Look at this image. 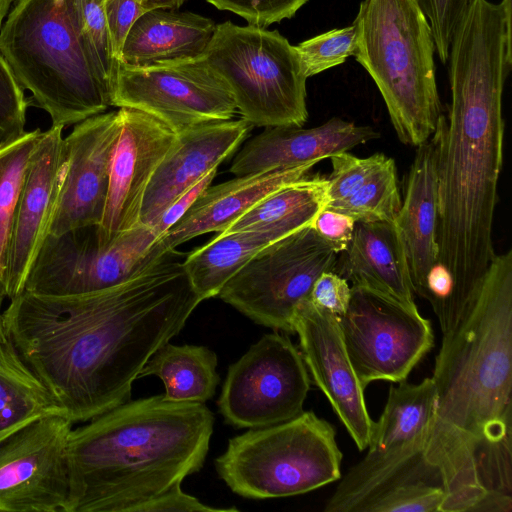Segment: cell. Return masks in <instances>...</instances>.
Returning <instances> with one entry per match:
<instances>
[{
  "mask_svg": "<svg viewBox=\"0 0 512 512\" xmlns=\"http://www.w3.org/2000/svg\"><path fill=\"white\" fill-rule=\"evenodd\" d=\"M169 250L113 287L74 295L23 291L3 327L26 365L73 423L131 398L149 358L184 328L201 299Z\"/></svg>",
  "mask_w": 512,
  "mask_h": 512,
  "instance_id": "6da1fadb",
  "label": "cell"
},
{
  "mask_svg": "<svg viewBox=\"0 0 512 512\" xmlns=\"http://www.w3.org/2000/svg\"><path fill=\"white\" fill-rule=\"evenodd\" d=\"M511 0H472L449 51L451 104L439 136L438 262L453 283L455 324L496 254L492 241L503 166L502 94L512 67Z\"/></svg>",
  "mask_w": 512,
  "mask_h": 512,
  "instance_id": "7a4b0ae2",
  "label": "cell"
},
{
  "mask_svg": "<svg viewBox=\"0 0 512 512\" xmlns=\"http://www.w3.org/2000/svg\"><path fill=\"white\" fill-rule=\"evenodd\" d=\"M424 450L445 491L441 512L512 495V251L495 254L468 307L443 334Z\"/></svg>",
  "mask_w": 512,
  "mask_h": 512,
  "instance_id": "3957f363",
  "label": "cell"
},
{
  "mask_svg": "<svg viewBox=\"0 0 512 512\" xmlns=\"http://www.w3.org/2000/svg\"><path fill=\"white\" fill-rule=\"evenodd\" d=\"M205 403L129 400L72 428L66 512H136L198 472L214 427Z\"/></svg>",
  "mask_w": 512,
  "mask_h": 512,
  "instance_id": "277c9868",
  "label": "cell"
},
{
  "mask_svg": "<svg viewBox=\"0 0 512 512\" xmlns=\"http://www.w3.org/2000/svg\"><path fill=\"white\" fill-rule=\"evenodd\" d=\"M0 54L51 126H74L111 107L85 51L73 0H16L0 29Z\"/></svg>",
  "mask_w": 512,
  "mask_h": 512,
  "instance_id": "5b68a950",
  "label": "cell"
},
{
  "mask_svg": "<svg viewBox=\"0 0 512 512\" xmlns=\"http://www.w3.org/2000/svg\"><path fill=\"white\" fill-rule=\"evenodd\" d=\"M353 23V56L378 87L398 139L420 146L443 117L426 16L415 0H363Z\"/></svg>",
  "mask_w": 512,
  "mask_h": 512,
  "instance_id": "8992f818",
  "label": "cell"
},
{
  "mask_svg": "<svg viewBox=\"0 0 512 512\" xmlns=\"http://www.w3.org/2000/svg\"><path fill=\"white\" fill-rule=\"evenodd\" d=\"M336 432L313 411L231 438L215 459L218 476L248 499L296 496L341 478Z\"/></svg>",
  "mask_w": 512,
  "mask_h": 512,
  "instance_id": "52a82bcc",
  "label": "cell"
},
{
  "mask_svg": "<svg viewBox=\"0 0 512 512\" xmlns=\"http://www.w3.org/2000/svg\"><path fill=\"white\" fill-rule=\"evenodd\" d=\"M229 87L241 118L256 127H301L308 118L300 55L277 30L217 24L201 54Z\"/></svg>",
  "mask_w": 512,
  "mask_h": 512,
  "instance_id": "ba28073f",
  "label": "cell"
},
{
  "mask_svg": "<svg viewBox=\"0 0 512 512\" xmlns=\"http://www.w3.org/2000/svg\"><path fill=\"white\" fill-rule=\"evenodd\" d=\"M435 407L432 377L418 384L402 381L391 386L367 454L344 475L324 510L361 512L370 499L397 482L413 477L439 480L424 459Z\"/></svg>",
  "mask_w": 512,
  "mask_h": 512,
  "instance_id": "9c48e42d",
  "label": "cell"
},
{
  "mask_svg": "<svg viewBox=\"0 0 512 512\" xmlns=\"http://www.w3.org/2000/svg\"><path fill=\"white\" fill-rule=\"evenodd\" d=\"M337 260L338 253L307 226L259 251L217 296L259 325L294 333L296 308Z\"/></svg>",
  "mask_w": 512,
  "mask_h": 512,
  "instance_id": "30bf717a",
  "label": "cell"
},
{
  "mask_svg": "<svg viewBox=\"0 0 512 512\" xmlns=\"http://www.w3.org/2000/svg\"><path fill=\"white\" fill-rule=\"evenodd\" d=\"M96 227L48 234L24 291L59 296L107 289L127 281L164 253L150 226L139 224L108 244L100 243Z\"/></svg>",
  "mask_w": 512,
  "mask_h": 512,
  "instance_id": "8fae6325",
  "label": "cell"
},
{
  "mask_svg": "<svg viewBox=\"0 0 512 512\" xmlns=\"http://www.w3.org/2000/svg\"><path fill=\"white\" fill-rule=\"evenodd\" d=\"M110 100L111 106L156 118L175 134L230 120L237 112L229 87L201 55L142 66L120 63Z\"/></svg>",
  "mask_w": 512,
  "mask_h": 512,
  "instance_id": "7c38bea8",
  "label": "cell"
},
{
  "mask_svg": "<svg viewBox=\"0 0 512 512\" xmlns=\"http://www.w3.org/2000/svg\"><path fill=\"white\" fill-rule=\"evenodd\" d=\"M337 320L364 388L376 380L404 381L434 345L431 323L417 306L368 287L352 285L348 307Z\"/></svg>",
  "mask_w": 512,
  "mask_h": 512,
  "instance_id": "4fadbf2b",
  "label": "cell"
},
{
  "mask_svg": "<svg viewBox=\"0 0 512 512\" xmlns=\"http://www.w3.org/2000/svg\"><path fill=\"white\" fill-rule=\"evenodd\" d=\"M309 389L301 352L274 331L229 366L217 406L235 428H263L301 414Z\"/></svg>",
  "mask_w": 512,
  "mask_h": 512,
  "instance_id": "5bb4252c",
  "label": "cell"
},
{
  "mask_svg": "<svg viewBox=\"0 0 512 512\" xmlns=\"http://www.w3.org/2000/svg\"><path fill=\"white\" fill-rule=\"evenodd\" d=\"M73 422L50 415L0 443V512H66Z\"/></svg>",
  "mask_w": 512,
  "mask_h": 512,
  "instance_id": "9a60e30c",
  "label": "cell"
},
{
  "mask_svg": "<svg viewBox=\"0 0 512 512\" xmlns=\"http://www.w3.org/2000/svg\"><path fill=\"white\" fill-rule=\"evenodd\" d=\"M120 129L119 110L105 111L75 124L64 138L67 168L49 234L99 225Z\"/></svg>",
  "mask_w": 512,
  "mask_h": 512,
  "instance_id": "2e32d148",
  "label": "cell"
},
{
  "mask_svg": "<svg viewBox=\"0 0 512 512\" xmlns=\"http://www.w3.org/2000/svg\"><path fill=\"white\" fill-rule=\"evenodd\" d=\"M120 134L113 152L98 240L108 244L140 224L147 187L177 134L156 118L131 108H118Z\"/></svg>",
  "mask_w": 512,
  "mask_h": 512,
  "instance_id": "e0dca14e",
  "label": "cell"
},
{
  "mask_svg": "<svg viewBox=\"0 0 512 512\" xmlns=\"http://www.w3.org/2000/svg\"><path fill=\"white\" fill-rule=\"evenodd\" d=\"M293 329L315 384L363 451L368 447L375 422L369 416L364 387L346 352L337 316L307 298L295 310Z\"/></svg>",
  "mask_w": 512,
  "mask_h": 512,
  "instance_id": "ac0fdd59",
  "label": "cell"
},
{
  "mask_svg": "<svg viewBox=\"0 0 512 512\" xmlns=\"http://www.w3.org/2000/svg\"><path fill=\"white\" fill-rule=\"evenodd\" d=\"M63 127L41 133L19 195L10 240L5 297L24 291L26 279L47 235L66 173Z\"/></svg>",
  "mask_w": 512,
  "mask_h": 512,
  "instance_id": "d6986e66",
  "label": "cell"
},
{
  "mask_svg": "<svg viewBox=\"0 0 512 512\" xmlns=\"http://www.w3.org/2000/svg\"><path fill=\"white\" fill-rule=\"evenodd\" d=\"M253 127L240 118L201 124L177 134L147 187L140 224L152 227L178 197L232 155Z\"/></svg>",
  "mask_w": 512,
  "mask_h": 512,
  "instance_id": "ffe728a7",
  "label": "cell"
},
{
  "mask_svg": "<svg viewBox=\"0 0 512 512\" xmlns=\"http://www.w3.org/2000/svg\"><path fill=\"white\" fill-rule=\"evenodd\" d=\"M379 137V132L369 126H357L337 117L308 129L295 126L266 127L236 153L230 172L243 176L317 164Z\"/></svg>",
  "mask_w": 512,
  "mask_h": 512,
  "instance_id": "44dd1931",
  "label": "cell"
},
{
  "mask_svg": "<svg viewBox=\"0 0 512 512\" xmlns=\"http://www.w3.org/2000/svg\"><path fill=\"white\" fill-rule=\"evenodd\" d=\"M314 163L236 176L208 186L186 213L156 241L164 252L210 232H223L263 198L302 179Z\"/></svg>",
  "mask_w": 512,
  "mask_h": 512,
  "instance_id": "7402d4cb",
  "label": "cell"
},
{
  "mask_svg": "<svg viewBox=\"0 0 512 512\" xmlns=\"http://www.w3.org/2000/svg\"><path fill=\"white\" fill-rule=\"evenodd\" d=\"M437 131L417 151L404 186V198L395 219L404 248L413 292L422 296L426 277L438 262Z\"/></svg>",
  "mask_w": 512,
  "mask_h": 512,
  "instance_id": "603a6c76",
  "label": "cell"
},
{
  "mask_svg": "<svg viewBox=\"0 0 512 512\" xmlns=\"http://www.w3.org/2000/svg\"><path fill=\"white\" fill-rule=\"evenodd\" d=\"M334 272L351 281L416 307L407 260L395 222H355L351 241Z\"/></svg>",
  "mask_w": 512,
  "mask_h": 512,
  "instance_id": "cb8c5ba5",
  "label": "cell"
},
{
  "mask_svg": "<svg viewBox=\"0 0 512 512\" xmlns=\"http://www.w3.org/2000/svg\"><path fill=\"white\" fill-rule=\"evenodd\" d=\"M215 28L212 19L192 12L163 8L148 10L131 27L119 64L142 66L199 56Z\"/></svg>",
  "mask_w": 512,
  "mask_h": 512,
  "instance_id": "d4e9b609",
  "label": "cell"
},
{
  "mask_svg": "<svg viewBox=\"0 0 512 512\" xmlns=\"http://www.w3.org/2000/svg\"><path fill=\"white\" fill-rule=\"evenodd\" d=\"M50 415L66 413L26 365L9 337H0V443Z\"/></svg>",
  "mask_w": 512,
  "mask_h": 512,
  "instance_id": "484cf974",
  "label": "cell"
},
{
  "mask_svg": "<svg viewBox=\"0 0 512 512\" xmlns=\"http://www.w3.org/2000/svg\"><path fill=\"white\" fill-rule=\"evenodd\" d=\"M285 236L277 231L217 233L183 260L190 283L201 301L216 297L226 282L253 256Z\"/></svg>",
  "mask_w": 512,
  "mask_h": 512,
  "instance_id": "4316f807",
  "label": "cell"
},
{
  "mask_svg": "<svg viewBox=\"0 0 512 512\" xmlns=\"http://www.w3.org/2000/svg\"><path fill=\"white\" fill-rule=\"evenodd\" d=\"M327 188V178L307 175L272 192L220 233L277 231L288 236L312 226L327 205Z\"/></svg>",
  "mask_w": 512,
  "mask_h": 512,
  "instance_id": "83f0119b",
  "label": "cell"
},
{
  "mask_svg": "<svg viewBox=\"0 0 512 512\" xmlns=\"http://www.w3.org/2000/svg\"><path fill=\"white\" fill-rule=\"evenodd\" d=\"M217 355L206 346L167 342L149 358L139 378L156 376L164 384V397L177 402L205 403L220 382Z\"/></svg>",
  "mask_w": 512,
  "mask_h": 512,
  "instance_id": "f1b7e54d",
  "label": "cell"
},
{
  "mask_svg": "<svg viewBox=\"0 0 512 512\" xmlns=\"http://www.w3.org/2000/svg\"><path fill=\"white\" fill-rule=\"evenodd\" d=\"M41 133L40 129L25 132L0 147V285L3 290L16 207Z\"/></svg>",
  "mask_w": 512,
  "mask_h": 512,
  "instance_id": "f546056e",
  "label": "cell"
},
{
  "mask_svg": "<svg viewBox=\"0 0 512 512\" xmlns=\"http://www.w3.org/2000/svg\"><path fill=\"white\" fill-rule=\"evenodd\" d=\"M396 165L392 158L348 198L328 203L325 209L345 214L356 222H394L401 207Z\"/></svg>",
  "mask_w": 512,
  "mask_h": 512,
  "instance_id": "4dcf8cb0",
  "label": "cell"
},
{
  "mask_svg": "<svg viewBox=\"0 0 512 512\" xmlns=\"http://www.w3.org/2000/svg\"><path fill=\"white\" fill-rule=\"evenodd\" d=\"M73 1L79 32L89 62L110 95L119 65L113 55L109 39L105 0Z\"/></svg>",
  "mask_w": 512,
  "mask_h": 512,
  "instance_id": "1f68e13d",
  "label": "cell"
},
{
  "mask_svg": "<svg viewBox=\"0 0 512 512\" xmlns=\"http://www.w3.org/2000/svg\"><path fill=\"white\" fill-rule=\"evenodd\" d=\"M445 491L432 477L397 482L370 499L361 512H441Z\"/></svg>",
  "mask_w": 512,
  "mask_h": 512,
  "instance_id": "d6a6232c",
  "label": "cell"
},
{
  "mask_svg": "<svg viewBox=\"0 0 512 512\" xmlns=\"http://www.w3.org/2000/svg\"><path fill=\"white\" fill-rule=\"evenodd\" d=\"M356 26L333 29L296 46L305 76L308 78L338 66L352 56L356 48Z\"/></svg>",
  "mask_w": 512,
  "mask_h": 512,
  "instance_id": "836d02e7",
  "label": "cell"
},
{
  "mask_svg": "<svg viewBox=\"0 0 512 512\" xmlns=\"http://www.w3.org/2000/svg\"><path fill=\"white\" fill-rule=\"evenodd\" d=\"M330 160L332 172L327 177V204L351 196L386 165L390 158L382 153L359 158L346 151L331 156Z\"/></svg>",
  "mask_w": 512,
  "mask_h": 512,
  "instance_id": "e575fe53",
  "label": "cell"
},
{
  "mask_svg": "<svg viewBox=\"0 0 512 512\" xmlns=\"http://www.w3.org/2000/svg\"><path fill=\"white\" fill-rule=\"evenodd\" d=\"M29 105V98L0 54V147L26 132Z\"/></svg>",
  "mask_w": 512,
  "mask_h": 512,
  "instance_id": "d590c367",
  "label": "cell"
},
{
  "mask_svg": "<svg viewBox=\"0 0 512 512\" xmlns=\"http://www.w3.org/2000/svg\"><path fill=\"white\" fill-rule=\"evenodd\" d=\"M431 28L443 64L449 58L452 39L472 0H415Z\"/></svg>",
  "mask_w": 512,
  "mask_h": 512,
  "instance_id": "8d00e7d4",
  "label": "cell"
},
{
  "mask_svg": "<svg viewBox=\"0 0 512 512\" xmlns=\"http://www.w3.org/2000/svg\"><path fill=\"white\" fill-rule=\"evenodd\" d=\"M221 11L232 12L249 25L267 28L292 18L309 0H206Z\"/></svg>",
  "mask_w": 512,
  "mask_h": 512,
  "instance_id": "74e56055",
  "label": "cell"
},
{
  "mask_svg": "<svg viewBox=\"0 0 512 512\" xmlns=\"http://www.w3.org/2000/svg\"><path fill=\"white\" fill-rule=\"evenodd\" d=\"M146 10L140 0H105V17L113 55L119 65L126 37Z\"/></svg>",
  "mask_w": 512,
  "mask_h": 512,
  "instance_id": "f35d334b",
  "label": "cell"
},
{
  "mask_svg": "<svg viewBox=\"0 0 512 512\" xmlns=\"http://www.w3.org/2000/svg\"><path fill=\"white\" fill-rule=\"evenodd\" d=\"M350 297L348 281L334 271H326L315 281L309 299L338 317L346 311Z\"/></svg>",
  "mask_w": 512,
  "mask_h": 512,
  "instance_id": "ab89813d",
  "label": "cell"
},
{
  "mask_svg": "<svg viewBox=\"0 0 512 512\" xmlns=\"http://www.w3.org/2000/svg\"><path fill=\"white\" fill-rule=\"evenodd\" d=\"M168 511H185V512H235L239 509L232 508H216L202 503L196 497L185 493L181 489V483L175 484L158 496L141 504L136 512H168Z\"/></svg>",
  "mask_w": 512,
  "mask_h": 512,
  "instance_id": "60d3db41",
  "label": "cell"
},
{
  "mask_svg": "<svg viewBox=\"0 0 512 512\" xmlns=\"http://www.w3.org/2000/svg\"><path fill=\"white\" fill-rule=\"evenodd\" d=\"M355 222L345 214L323 209L315 218L312 227L339 254L348 247Z\"/></svg>",
  "mask_w": 512,
  "mask_h": 512,
  "instance_id": "b9f144b4",
  "label": "cell"
},
{
  "mask_svg": "<svg viewBox=\"0 0 512 512\" xmlns=\"http://www.w3.org/2000/svg\"><path fill=\"white\" fill-rule=\"evenodd\" d=\"M217 169L209 172L196 185L178 197L158 218L152 226L158 239L161 238L191 207L197 197L210 186Z\"/></svg>",
  "mask_w": 512,
  "mask_h": 512,
  "instance_id": "7bdbcfd3",
  "label": "cell"
},
{
  "mask_svg": "<svg viewBox=\"0 0 512 512\" xmlns=\"http://www.w3.org/2000/svg\"><path fill=\"white\" fill-rule=\"evenodd\" d=\"M187 0H143L142 6L146 11L156 8L176 10Z\"/></svg>",
  "mask_w": 512,
  "mask_h": 512,
  "instance_id": "ee69618b",
  "label": "cell"
},
{
  "mask_svg": "<svg viewBox=\"0 0 512 512\" xmlns=\"http://www.w3.org/2000/svg\"><path fill=\"white\" fill-rule=\"evenodd\" d=\"M15 1L16 0H0V29Z\"/></svg>",
  "mask_w": 512,
  "mask_h": 512,
  "instance_id": "f6af8a7d",
  "label": "cell"
},
{
  "mask_svg": "<svg viewBox=\"0 0 512 512\" xmlns=\"http://www.w3.org/2000/svg\"><path fill=\"white\" fill-rule=\"evenodd\" d=\"M5 297V294H4V290L2 288V286L0 285V337H3L4 335H6V332L4 330V327H3V317H2V305H3V300H4Z\"/></svg>",
  "mask_w": 512,
  "mask_h": 512,
  "instance_id": "bcb514c9",
  "label": "cell"
},
{
  "mask_svg": "<svg viewBox=\"0 0 512 512\" xmlns=\"http://www.w3.org/2000/svg\"><path fill=\"white\" fill-rule=\"evenodd\" d=\"M140 1H141V3H142V1H143V0H140Z\"/></svg>",
  "mask_w": 512,
  "mask_h": 512,
  "instance_id": "7dc6e473",
  "label": "cell"
}]
</instances>
